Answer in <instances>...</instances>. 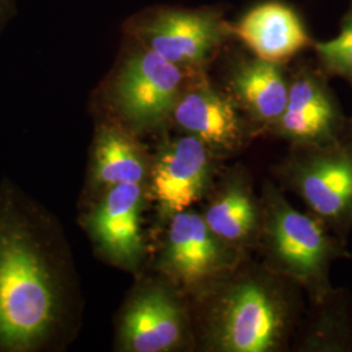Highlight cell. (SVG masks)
<instances>
[{"label": "cell", "mask_w": 352, "mask_h": 352, "mask_svg": "<svg viewBox=\"0 0 352 352\" xmlns=\"http://www.w3.org/2000/svg\"><path fill=\"white\" fill-rule=\"evenodd\" d=\"M231 33L254 56L280 65L314 45L302 17L279 0L254 6L231 24Z\"/></svg>", "instance_id": "cell-13"}, {"label": "cell", "mask_w": 352, "mask_h": 352, "mask_svg": "<svg viewBox=\"0 0 352 352\" xmlns=\"http://www.w3.org/2000/svg\"><path fill=\"white\" fill-rule=\"evenodd\" d=\"M260 212L247 183L234 177L214 195L201 215L219 239L241 252L261 231Z\"/></svg>", "instance_id": "cell-15"}, {"label": "cell", "mask_w": 352, "mask_h": 352, "mask_svg": "<svg viewBox=\"0 0 352 352\" xmlns=\"http://www.w3.org/2000/svg\"><path fill=\"white\" fill-rule=\"evenodd\" d=\"M142 208V183H123L107 189L89 218V231L98 251L123 269H136L144 256Z\"/></svg>", "instance_id": "cell-11"}, {"label": "cell", "mask_w": 352, "mask_h": 352, "mask_svg": "<svg viewBox=\"0 0 352 352\" xmlns=\"http://www.w3.org/2000/svg\"><path fill=\"white\" fill-rule=\"evenodd\" d=\"M343 139L352 144V119L349 123H346V129H344V136H343Z\"/></svg>", "instance_id": "cell-20"}, {"label": "cell", "mask_w": 352, "mask_h": 352, "mask_svg": "<svg viewBox=\"0 0 352 352\" xmlns=\"http://www.w3.org/2000/svg\"><path fill=\"white\" fill-rule=\"evenodd\" d=\"M289 90L282 65L257 56L240 59L228 75V94L240 111L260 126H277L287 104Z\"/></svg>", "instance_id": "cell-14"}, {"label": "cell", "mask_w": 352, "mask_h": 352, "mask_svg": "<svg viewBox=\"0 0 352 352\" xmlns=\"http://www.w3.org/2000/svg\"><path fill=\"white\" fill-rule=\"evenodd\" d=\"M236 269L201 292L204 344L212 351H276L292 322L289 291L274 273Z\"/></svg>", "instance_id": "cell-2"}, {"label": "cell", "mask_w": 352, "mask_h": 352, "mask_svg": "<svg viewBox=\"0 0 352 352\" xmlns=\"http://www.w3.org/2000/svg\"><path fill=\"white\" fill-rule=\"evenodd\" d=\"M190 76L138 41L123 36L118 63L102 87V107L131 132L157 131L173 120Z\"/></svg>", "instance_id": "cell-4"}, {"label": "cell", "mask_w": 352, "mask_h": 352, "mask_svg": "<svg viewBox=\"0 0 352 352\" xmlns=\"http://www.w3.org/2000/svg\"><path fill=\"white\" fill-rule=\"evenodd\" d=\"M189 316L174 286L148 285L126 304L119 325V346L131 352H167L184 344Z\"/></svg>", "instance_id": "cell-9"}, {"label": "cell", "mask_w": 352, "mask_h": 352, "mask_svg": "<svg viewBox=\"0 0 352 352\" xmlns=\"http://www.w3.org/2000/svg\"><path fill=\"white\" fill-rule=\"evenodd\" d=\"M265 253L274 274L289 278L307 289L314 302L333 291L331 264L347 257L344 240L315 214L292 208L274 188L266 190L261 231Z\"/></svg>", "instance_id": "cell-3"}, {"label": "cell", "mask_w": 352, "mask_h": 352, "mask_svg": "<svg viewBox=\"0 0 352 352\" xmlns=\"http://www.w3.org/2000/svg\"><path fill=\"white\" fill-rule=\"evenodd\" d=\"M133 132L111 122L101 126L94 145V180L106 189L123 183H142L149 164Z\"/></svg>", "instance_id": "cell-16"}, {"label": "cell", "mask_w": 352, "mask_h": 352, "mask_svg": "<svg viewBox=\"0 0 352 352\" xmlns=\"http://www.w3.org/2000/svg\"><path fill=\"white\" fill-rule=\"evenodd\" d=\"M346 123L327 74L321 68H302L289 81L287 104L274 128L296 146L311 148L343 140Z\"/></svg>", "instance_id": "cell-8"}, {"label": "cell", "mask_w": 352, "mask_h": 352, "mask_svg": "<svg viewBox=\"0 0 352 352\" xmlns=\"http://www.w3.org/2000/svg\"><path fill=\"white\" fill-rule=\"evenodd\" d=\"M287 173L312 214L346 239L352 227L351 142L343 139L325 146L302 148Z\"/></svg>", "instance_id": "cell-6"}, {"label": "cell", "mask_w": 352, "mask_h": 352, "mask_svg": "<svg viewBox=\"0 0 352 352\" xmlns=\"http://www.w3.org/2000/svg\"><path fill=\"white\" fill-rule=\"evenodd\" d=\"M59 272L36 228L23 217L0 218V349L29 351L62 324Z\"/></svg>", "instance_id": "cell-1"}, {"label": "cell", "mask_w": 352, "mask_h": 352, "mask_svg": "<svg viewBox=\"0 0 352 352\" xmlns=\"http://www.w3.org/2000/svg\"><path fill=\"white\" fill-rule=\"evenodd\" d=\"M173 122L202 141L213 154L236 151L245 138V126L236 102L214 88L204 75L192 77L183 89Z\"/></svg>", "instance_id": "cell-10"}, {"label": "cell", "mask_w": 352, "mask_h": 352, "mask_svg": "<svg viewBox=\"0 0 352 352\" xmlns=\"http://www.w3.org/2000/svg\"><path fill=\"white\" fill-rule=\"evenodd\" d=\"M123 36L195 77L204 75L232 33L219 10L151 6L126 19Z\"/></svg>", "instance_id": "cell-5"}, {"label": "cell", "mask_w": 352, "mask_h": 352, "mask_svg": "<svg viewBox=\"0 0 352 352\" xmlns=\"http://www.w3.org/2000/svg\"><path fill=\"white\" fill-rule=\"evenodd\" d=\"M19 0H0V36L19 12Z\"/></svg>", "instance_id": "cell-19"}, {"label": "cell", "mask_w": 352, "mask_h": 352, "mask_svg": "<svg viewBox=\"0 0 352 352\" xmlns=\"http://www.w3.org/2000/svg\"><path fill=\"white\" fill-rule=\"evenodd\" d=\"M311 343L320 351H352V315L347 296L333 289L321 302Z\"/></svg>", "instance_id": "cell-17"}, {"label": "cell", "mask_w": 352, "mask_h": 352, "mask_svg": "<svg viewBox=\"0 0 352 352\" xmlns=\"http://www.w3.org/2000/svg\"><path fill=\"white\" fill-rule=\"evenodd\" d=\"M320 68L327 75L338 76L352 85V3L340 20V34L333 39L314 42Z\"/></svg>", "instance_id": "cell-18"}, {"label": "cell", "mask_w": 352, "mask_h": 352, "mask_svg": "<svg viewBox=\"0 0 352 352\" xmlns=\"http://www.w3.org/2000/svg\"><path fill=\"white\" fill-rule=\"evenodd\" d=\"M170 218L161 269L176 289L201 294L239 266L241 252L219 239L201 214L187 209Z\"/></svg>", "instance_id": "cell-7"}, {"label": "cell", "mask_w": 352, "mask_h": 352, "mask_svg": "<svg viewBox=\"0 0 352 352\" xmlns=\"http://www.w3.org/2000/svg\"><path fill=\"white\" fill-rule=\"evenodd\" d=\"M213 153L187 135L167 145L151 168V193L161 212L173 217L199 201L208 188Z\"/></svg>", "instance_id": "cell-12"}]
</instances>
